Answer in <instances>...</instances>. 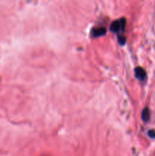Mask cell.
I'll return each mask as SVG.
<instances>
[{"label": "cell", "instance_id": "obj_1", "mask_svg": "<svg viewBox=\"0 0 155 156\" xmlns=\"http://www.w3.org/2000/svg\"><path fill=\"white\" fill-rule=\"evenodd\" d=\"M126 21L124 18H119V19H117L115 21H112V24H110V27H109V30L112 32L114 33H120V32L123 31L125 30V27H126Z\"/></svg>", "mask_w": 155, "mask_h": 156}, {"label": "cell", "instance_id": "obj_2", "mask_svg": "<svg viewBox=\"0 0 155 156\" xmlns=\"http://www.w3.org/2000/svg\"><path fill=\"white\" fill-rule=\"evenodd\" d=\"M135 76L138 79L144 81L146 79V72L141 67H137L135 69Z\"/></svg>", "mask_w": 155, "mask_h": 156}, {"label": "cell", "instance_id": "obj_3", "mask_svg": "<svg viewBox=\"0 0 155 156\" xmlns=\"http://www.w3.org/2000/svg\"><path fill=\"white\" fill-rule=\"evenodd\" d=\"M106 30L105 27H95L91 31V35L94 37H101L103 35H104L106 34Z\"/></svg>", "mask_w": 155, "mask_h": 156}, {"label": "cell", "instance_id": "obj_4", "mask_svg": "<svg viewBox=\"0 0 155 156\" xmlns=\"http://www.w3.org/2000/svg\"><path fill=\"white\" fill-rule=\"evenodd\" d=\"M141 118H142L143 121L144 122L148 121L149 119H150V111L147 108L143 109L142 112H141Z\"/></svg>", "mask_w": 155, "mask_h": 156}, {"label": "cell", "instance_id": "obj_5", "mask_svg": "<svg viewBox=\"0 0 155 156\" xmlns=\"http://www.w3.org/2000/svg\"><path fill=\"white\" fill-rule=\"evenodd\" d=\"M147 134H148V136L150 137V138H155V130H153V129H150V130H149L148 133H147Z\"/></svg>", "mask_w": 155, "mask_h": 156}]
</instances>
